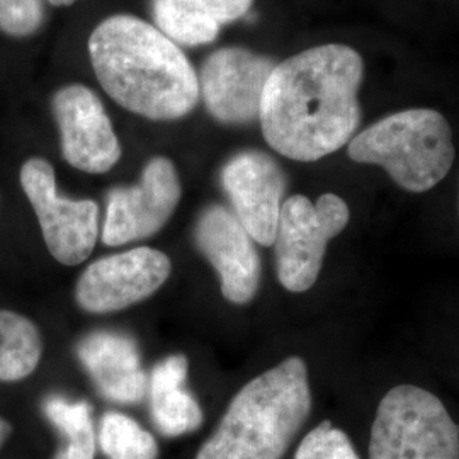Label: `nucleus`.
Wrapping results in <instances>:
<instances>
[{"instance_id":"obj_1","label":"nucleus","mask_w":459,"mask_h":459,"mask_svg":"<svg viewBox=\"0 0 459 459\" xmlns=\"http://www.w3.org/2000/svg\"><path fill=\"white\" fill-rule=\"evenodd\" d=\"M362 56L328 43L299 51L273 68L259 123L269 147L286 159L316 162L347 145L359 128Z\"/></svg>"},{"instance_id":"obj_2","label":"nucleus","mask_w":459,"mask_h":459,"mask_svg":"<svg viewBox=\"0 0 459 459\" xmlns=\"http://www.w3.org/2000/svg\"><path fill=\"white\" fill-rule=\"evenodd\" d=\"M87 48L100 87L123 109L152 121L195 111L201 99L196 68L155 24L113 14L94 28Z\"/></svg>"},{"instance_id":"obj_3","label":"nucleus","mask_w":459,"mask_h":459,"mask_svg":"<svg viewBox=\"0 0 459 459\" xmlns=\"http://www.w3.org/2000/svg\"><path fill=\"white\" fill-rule=\"evenodd\" d=\"M310 411L307 364L288 358L235 394L196 459H281Z\"/></svg>"},{"instance_id":"obj_4","label":"nucleus","mask_w":459,"mask_h":459,"mask_svg":"<svg viewBox=\"0 0 459 459\" xmlns=\"http://www.w3.org/2000/svg\"><path fill=\"white\" fill-rule=\"evenodd\" d=\"M347 155L358 164L385 169L405 191L427 193L449 174L456 150L453 130L439 111L413 108L354 134Z\"/></svg>"},{"instance_id":"obj_5","label":"nucleus","mask_w":459,"mask_h":459,"mask_svg":"<svg viewBox=\"0 0 459 459\" xmlns=\"http://www.w3.org/2000/svg\"><path fill=\"white\" fill-rule=\"evenodd\" d=\"M369 459H459L458 424L436 394L394 386L377 405Z\"/></svg>"},{"instance_id":"obj_6","label":"nucleus","mask_w":459,"mask_h":459,"mask_svg":"<svg viewBox=\"0 0 459 459\" xmlns=\"http://www.w3.org/2000/svg\"><path fill=\"white\" fill-rule=\"evenodd\" d=\"M349 218L347 203L333 193L315 203L301 195L282 203L274 244L279 282L288 291L303 293L316 282L328 242L347 227Z\"/></svg>"},{"instance_id":"obj_7","label":"nucleus","mask_w":459,"mask_h":459,"mask_svg":"<svg viewBox=\"0 0 459 459\" xmlns=\"http://www.w3.org/2000/svg\"><path fill=\"white\" fill-rule=\"evenodd\" d=\"M21 186L39 220L51 255L66 265L91 255L99 233V206L91 199L58 196L53 165L30 159L21 169Z\"/></svg>"},{"instance_id":"obj_8","label":"nucleus","mask_w":459,"mask_h":459,"mask_svg":"<svg viewBox=\"0 0 459 459\" xmlns=\"http://www.w3.org/2000/svg\"><path fill=\"white\" fill-rule=\"evenodd\" d=\"M274 60L242 47L213 51L199 70V94L206 111L223 125L259 121L267 79Z\"/></svg>"},{"instance_id":"obj_9","label":"nucleus","mask_w":459,"mask_h":459,"mask_svg":"<svg viewBox=\"0 0 459 459\" xmlns=\"http://www.w3.org/2000/svg\"><path fill=\"white\" fill-rule=\"evenodd\" d=\"M181 195L179 174L172 160L152 159L138 184L115 187L109 193L102 242L123 246L157 233L176 212Z\"/></svg>"},{"instance_id":"obj_10","label":"nucleus","mask_w":459,"mask_h":459,"mask_svg":"<svg viewBox=\"0 0 459 459\" xmlns=\"http://www.w3.org/2000/svg\"><path fill=\"white\" fill-rule=\"evenodd\" d=\"M51 109L68 164L87 174H104L119 162L121 145L111 117L92 89L64 85L51 99Z\"/></svg>"},{"instance_id":"obj_11","label":"nucleus","mask_w":459,"mask_h":459,"mask_svg":"<svg viewBox=\"0 0 459 459\" xmlns=\"http://www.w3.org/2000/svg\"><path fill=\"white\" fill-rule=\"evenodd\" d=\"M170 276L169 257L153 248H133L91 264L77 284L83 310H123L153 295Z\"/></svg>"},{"instance_id":"obj_12","label":"nucleus","mask_w":459,"mask_h":459,"mask_svg":"<svg viewBox=\"0 0 459 459\" xmlns=\"http://www.w3.org/2000/svg\"><path fill=\"white\" fill-rule=\"evenodd\" d=\"M221 186L233 214L261 246H273L286 193V176L278 162L259 150L233 155L221 169Z\"/></svg>"},{"instance_id":"obj_13","label":"nucleus","mask_w":459,"mask_h":459,"mask_svg":"<svg viewBox=\"0 0 459 459\" xmlns=\"http://www.w3.org/2000/svg\"><path fill=\"white\" fill-rule=\"evenodd\" d=\"M196 242L221 279L223 296L231 303L250 301L261 282V261L252 237L227 208L214 204L199 216Z\"/></svg>"},{"instance_id":"obj_14","label":"nucleus","mask_w":459,"mask_h":459,"mask_svg":"<svg viewBox=\"0 0 459 459\" xmlns=\"http://www.w3.org/2000/svg\"><path fill=\"white\" fill-rule=\"evenodd\" d=\"M79 358L99 392L109 400L133 403L145 394L147 377L138 349L128 337L109 332L92 333L79 345Z\"/></svg>"},{"instance_id":"obj_15","label":"nucleus","mask_w":459,"mask_h":459,"mask_svg":"<svg viewBox=\"0 0 459 459\" xmlns=\"http://www.w3.org/2000/svg\"><path fill=\"white\" fill-rule=\"evenodd\" d=\"M254 0H152L153 24L179 47H203L246 17Z\"/></svg>"},{"instance_id":"obj_16","label":"nucleus","mask_w":459,"mask_h":459,"mask_svg":"<svg viewBox=\"0 0 459 459\" xmlns=\"http://www.w3.org/2000/svg\"><path fill=\"white\" fill-rule=\"evenodd\" d=\"M186 375L187 361L184 356L167 358L152 373V415L155 426L169 437L193 432L203 420L196 400L184 388Z\"/></svg>"},{"instance_id":"obj_17","label":"nucleus","mask_w":459,"mask_h":459,"mask_svg":"<svg viewBox=\"0 0 459 459\" xmlns=\"http://www.w3.org/2000/svg\"><path fill=\"white\" fill-rule=\"evenodd\" d=\"M43 342L31 320L0 310V381L30 377L41 359Z\"/></svg>"},{"instance_id":"obj_18","label":"nucleus","mask_w":459,"mask_h":459,"mask_svg":"<svg viewBox=\"0 0 459 459\" xmlns=\"http://www.w3.org/2000/svg\"><path fill=\"white\" fill-rule=\"evenodd\" d=\"M45 413L66 437V446L55 459H94L96 437L91 407L85 402L70 403L64 398H49Z\"/></svg>"},{"instance_id":"obj_19","label":"nucleus","mask_w":459,"mask_h":459,"mask_svg":"<svg viewBox=\"0 0 459 459\" xmlns=\"http://www.w3.org/2000/svg\"><path fill=\"white\" fill-rule=\"evenodd\" d=\"M99 443L109 459H157L159 446L153 436L123 413H106Z\"/></svg>"},{"instance_id":"obj_20","label":"nucleus","mask_w":459,"mask_h":459,"mask_svg":"<svg viewBox=\"0 0 459 459\" xmlns=\"http://www.w3.org/2000/svg\"><path fill=\"white\" fill-rule=\"evenodd\" d=\"M295 459H359L347 434L322 422L301 441Z\"/></svg>"},{"instance_id":"obj_21","label":"nucleus","mask_w":459,"mask_h":459,"mask_svg":"<svg viewBox=\"0 0 459 459\" xmlns=\"http://www.w3.org/2000/svg\"><path fill=\"white\" fill-rule=\"evenodd\" d=\"M45 21L47 0H0V31L7 36H33Z\"/></svg>"},{"instance_id":"obj_22","label":"nucleus","mask_w":459,"mask_h":459,"mask_svg":"<svg viewBox=\"0 0 459 459\" xmlns=\"http://www.w3.org/2000/svg\"><path fill=\"white\" fill-rule=\"evenodd\" d=\"M9 434H11V426H9L5 420L0 419V446L5 443V439L9 437Z\"/></svg>"},{"instance_id":"obj_23","label":"nucleus","mask_w":459,"mask_h":459,"mask_svg":"<svg viewBox=\"0 0 459 459\" xmlns=\"http://www.w3.org/2000/svg\"><path fill=\"white\" fill-rule=\"evenodd\" d=\"M49 5H53V7H68V5H72V4H75V2H79V0H47Z\"/></svg>"}]
</instances>
